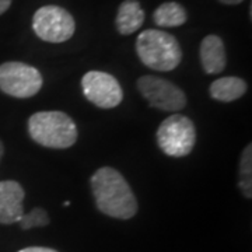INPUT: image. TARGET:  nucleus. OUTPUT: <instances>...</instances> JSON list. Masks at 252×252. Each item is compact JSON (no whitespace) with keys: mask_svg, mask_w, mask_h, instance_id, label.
<instances>
[{"mask_svg":"<svg viewBox=\"0 0 252 252\" xmlns=\"http://www.w3.org/2000/svg\"><path fill=\"white\" fill-rule=\"evenodd\" d=\"M93 196L102 215L129 220L137 213L135 193L121 172L112 167H101L90 180Z\"/></svg>","mask_w":252,"mask_h":252,"instance_id":"f257e3e1","label":"nucleus"},{"mask_svg":"<svg viewBox=\"0 0 252 252\" xmlns=\"http://www.w3.org/2000/svg\"><path fill=\"white\" fill-rule=\"evenodd\" d=\"M28 133L36 144L48 149H69L77 142L79 130L62 111H39L28 119Z\"/></svg>","mask_w":252,"mask_h":252,"instance_id":"f03ea898","label":"nucleus"},{"mask_svg":"<svg viewBox=\"0 0 252 252\" xmlns=\"http://www.w3.org/2000/svg\"><path fill=\"white\" fill-rule=\"evenodd\" d=\"M136 52L144 66L157 72H171L182 61L177 38L161 30H144L136 39Z\"/></svg>","mask_w":252,"mask_h":252,"instance_id":"7ed1b4c3","label":"nucleus"},{"mask_svg":"<svg viewBox=\"0 0 252 252\" xmlns=\"http://www.w3.org/2000/svg\"><path fill=\"white\" fill-rule=\"evenodd\" d=\"M157 144L168 157H185L190 154L196 143V129L185 115L174 114L165 118L156 133Z\"/></svg>","mask_w":252,"mask_h":252,"instance_id":"20e7f679","label":"nucleus"},{"mask_svg":"<svg viewBox=\"0 0 252 252\" xmlns=\"http://www.w3.org/2000/svg\"><path fill=\"white\" fill-rule=\"evenodd\" d=\"M42 84V74L31 64L23 62L0 64V91L13 98H31L39 93Z\"/></svg>","mask_w":252,"mask_h":252,"instance_id":"39448f33","label":"nucleus"},{"mask_svg":"<svg viewBox=\"0 0 252 252\" xmlns=\"http://www.w3.org/2000/svg\"><path fill=\"white\" fill-rule=\"evenodd\" d=\"M32 30L35 35L51 44L69 41L76 31L73 16L59 6H44L36 10L32 17Z\"/></svg>","mask_w":252,"mask_h":252,"instance_id":"423d86ee","label":"nucleus"},{"mask_svg":"<svg viewBox=\"0 0 252 252\" xmlns=\"http://www.w3.org/2000/svg\"><path fill=\"white\" fill-rule=\"evenodd\" d=\"M137 90L150 107L158 111H181L187 105V95L171 81L156 77L142 76L137 80Z\"/></svg>","mask_w":252,"mask_h":252,"instance_id":"0eeeda50","label":"nucleus"},{"mask_svg":"<svg viewBox=\"0 0 252 252\" xmlns=\"http://www.w3.org/2000/svg\"><path fill=\"white\" fill-rule=\"evenodd\" d=\"M84 97L101 109L118 107L124 99V91L119 81L109 73L91 70L81 79Z\"/></svg>","mask_w":252,"mask_h":252,"instance_id":"6e6552de","label":"nucleus"},{"mask_svg":"<svg viewBox=\"0 0 252 252\" xmlns=\"http://www.w3.org/2000/svg\"><path fill=\"white\" fill-rule=\"evenodd\" d=\"M24 188L17 181H0V224L18 223L24 215Z\"/></svg>","mask_w":252,"mask_h":252,"instance_id":"1a4fd4ad","label":"nucleus"},{"mask_svg":"<svg viewBox=\"0 0 252 252\" xmlns=\"http://www.w3.org/2000/svg\"><path fill=\"white\" fill-rule=\"evenodd\" d=\"M199 58L200 64L207 74H219L223 72L227 64L223 39L219 35H207L203 38L199 48Z\"/></svg>","mask_w":252,"mask_h":252,"instance_id":"9d476101","label":"nucleus"},{"mask_svg":"<svg viewBox=\"0 0 252 252\" xmlns=\"http://www.w3.org/2000/svg\"><path fill=\"white\" fill-rule=\"evenodd\" d=\"M144 23V11L137 0H125L118 9L115 26L121 35H130Z\"/></svg>","mask_w":252,"mask_h":252,"instance_id":"9b49d317","label":"nucleus"},{"mask_svg":"<svg viewBox=\"0 0 252 252\" xmlns=\"http://www.w3.org/2000/svg\"><path fill=\"white\" fill-rule=\"evenodd\" d=\"M247 83L237 76H225L210 84V97L220 102H233L247 93Z\"/></svg>","mask_w":252,"mask_h":252,"instance_id":"f8f14e48","label":"nucleus"},{"mask_svg":"<svg viewBox=\"0 0 252 252\" xmlns=\"http://www.w3.org/2000/svg\"><path fill=\"white\" fill-rule=\"evenodd\" d=\"M187 20H188L187 10L177 1L162 3L153 13V21L156 23V26L161 28L180 27L187 23Z\"/></svg>","mask_w":252,"mask_h":252,"instance_id":"ddd939ff","label":"nucleus"},{"mask_svg":"<svg viewBox=\"0 0 252 252\" xmlns=\"http://www.w3.org/2000/svg\"><path fill=\"white\" fill-rule=\"evenodd\" d=\"M240 181L238 185L247 199L252 198V146L248 144L244 149L240 160Z\"/></svg>","mask_w":252,"mask_h":252,"instance_id":"4468645a","label":"nucleus"},{"mask_svg":"<svg viewBox=\"0 0 252 252\" xmlns=\"http://www.w3.org/2000/svg\"><path fill=\"white\" fill-rule=\"evenodd\" d=\"M49 221L51 220H49V216H48L45 209L35 207L30 213H24L18 223L23 230H30V228H35V227H45L49 224Z\"/></svg>","mask_w":252,"mask_h":252,"instance_id":"2eb2a0df","label":"nucleus"},{"mask_svg":"<svg viewBox=\"0 0 252 252\" xmlns=\"http://www.w3.org/2000/svg\"><path fill=\"white\" fill-rule=\"evenodd\" d=\"M18 252H58L54 248H48V247H27L23 248Z\"/></svg>","mask_w":252,"mask_h":252,"instance_id":"dca6fc26","label":"nucleus"},{"mask_svg":"<svg viewBox=\"0 0 252 252\" xmlns=\"http://www.w3.org/2000/svg\"><path fill=\"white\" fill-rule=\"evenodd\" d=\"M11 1L13 0H0V16L4 14L9 10V7L11 6Z\"/></svg>","mask_w":252,"mask_h":252,"instance_id":"f3484780","label":"nucleus"},{"mask_svg":"<svg viewBox=\"0 0 252 252\" xmlns=\"http://www.w3.org/2000/svg\"><path fill=\"white\" fill-rule=\"evenodd\" d=\"M219 1L223 3V4H228V6H235V4L243 3L244 0H219Z\"/></svg>","mask_w":252,"mask_h":252,"instance_id":"a211bd4d","label":"nucleus"},{"mask_svg":"<svg viewBox=\"0 0 252 252\" xmlns=\"http://www.w3.org/2000/svg\"><path fill=\"white\" fill-rule=\"evenodd\" d=\"M3 153H4V146L1 143V140H0V161H1V157H3Z\"/></svg>","mask_w":252,"mask_h":252,"instance_id":"6ab92c4d","label":"nucleus"}]
</instances>
